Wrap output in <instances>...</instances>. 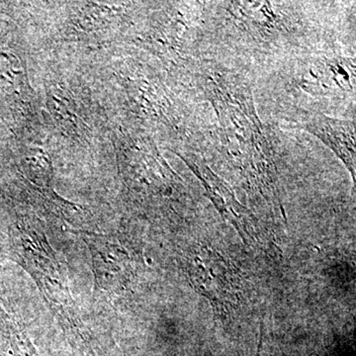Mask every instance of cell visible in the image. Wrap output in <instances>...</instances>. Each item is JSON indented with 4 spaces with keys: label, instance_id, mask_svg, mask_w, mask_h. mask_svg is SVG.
<instances>
[{
    "label": "cell",
    "instance_id": "cell-1",
    "mask_svg": "<svg viewBox=\"0 0 356 356\" xmlns=\"http://www.w3.org/2000/svg\"><path fill=\"white\" fill-rule=\"evenodd\" d=\"M300 86L314 95H355V58L334 57L314 60L302 70Z\"/></svg>",
    "mask_w": 356,
    "mask_h": 356
},
{
    "label": "cell",
    "instance_id": "cell-2",
    "mask_svg": "<svg viewBox=\"0 0 356 356\" xmlns=\"http://www.w3.org/2000/svg\"><path fill=\"white\" fill-rule=\"evenodd\" d=\"M297 127L318 138L346 165L355 181V124L323 114L305 113Z\"/></svg>",
    "mask_w": 356,
    "mask_h": 356
},
{
    "label": "cell",
    "instance_id": "cell-3",
    "mask_svg": "<svg viewBox=\"0 0 356 356\" xmlns=\"http://www.w3.org/2000/svg\"><path fill=\"white\" fill-rule=\"evenodd\" d=\"M86 243L92 254L96 280L99 286L113 289L120 285L127 271L123 248L99 236L89 238Z\"/></svg>",
    "mask_w": 356,
    "mask_h": 356
},
{
    "label": "cell",
    "instance_id": "cell-4",
    "mask_svg": "<svg viewBox=\"0 0 356 356\" xmlns=\"http://www.w3.org/2000/svg\"><path fill=\"white\" fill-rule=\"evenodd\" d=\"M257 356H259V353H257Z\"/></svg>",
    "mask_w": 356,
    "mask_h": 356
}]
</instances>
